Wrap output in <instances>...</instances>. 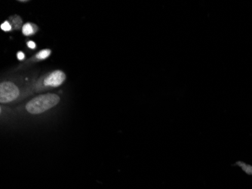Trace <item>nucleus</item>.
Instances as JSON below:
<instances>
[{
  "instance_id": "39448f33",
  "label": "nucleus",
  "mask_w": 252,
  "mask_h": 189,
  "mask_svg": "<svg viewBox=\"0 0 252 189\" xmlns=\"http://www.w3.org/2000/svg\"><path fill=\"white\" fill-rule=\"evenodd\" d=\"M51 54V50L49 49H45V50L41 51V52H39L36 55V58H39V59H45V58H47Z\"/></svg>"
},
{
  "instance_id": "f257e3e1",
  "label": "nucleus",
  "mask_w": 252,
  "mask_h": 189,
  "mask_svg": "<svg viewBox=\"0 0 252 189\" xmlns=\"http://www.w3.org/2000/svg\"><path fill=\"white\" fill-rule=\"evenodd\" d=\"M59 101L60 98L55 94H41L30 101L26 108L30 114H38L53 108Z\"/></svg>"
},
{
  "instance_id": "7ed1b4c3",
  "label": "nucleus",
  "mask_w": 252,
  "mask_h": 189,
  "mask_svg": "<svg viewBox=\"0 0 252 189\" xmlns=\"http://www.w3.org/2000/svg\"><path fill=\"white\" fill-rule=\"evenodd\" d=\"M66 79V75L63 74L62 71L56 70L52 73L45 80V85L47 86H52V87H57L62 83Z\"/></svg>"
},
{
  "instance_id": "20e7f679",
  "label": "nucleus",
  "mask_w": 252,
  "mask_h": 189,
  "mask_svg": "<svg viewBox=\"0 0 252 189\" xmlns=\"http://www.w3.org/2000/svg\"><path fill=\"white\" fill-rule=\"evenodd\" d=\"M23 34L25 36H30L33 34L35 32L34 30V26L32 25L31 24H26L23 26Z\"/></svg>"
},
{
  "instance_id": "423d86ee",
  "label": "nucleus",
  "mask_w": 252,
  "mask_h": 189,
  "mask_svg": "<svg viewBox=\"0 0 252 189\" xmlns=\"http://www.w3.org/2000/svg\"><path fill=\"white\" fill-rule=\"evenodd\" d=\"M1 28L2 30L7 32L10 31V30H12V26H11V24L8 23V21H5V22L1 25Z\"/></svg>"
},
{
  "instance_id": "0eeeda50",
  "label": "nucleus",
  "mask_w": 252,
  "mask_h": 189,
  "mask_svg": "<svg viewBox=\"0 0 252 189\" xmlns=\"http://www.w3.org/2000/svg\"><path fill=\"white\" fill-rule=\"evenodd\" d=\"M27 46H28L29 48H30V49H35V43H33V42H32V41H30V42H28V43H27Z\"/></svg>"
},
{
  "instance_id": "6e6552de",
  "label": "nucleus",
  "mask_w": 252,
  "mask_h": 189,
  "mask_svg": "<svg viewBox=\"0 0 252 189\" xmlns=\"http://www.w3.org/2000/svg\"><path fill=\"white\" fill-rule=\"evenodd\" d=\"M24 57H25V55H24V54L22 52H19L18 53V58L19 60L24 59Z\"/></svg>"
},
{
  "instance_id": "f03ea898",
  "label": "nucleus",
  "mask_w": 252,
  "mask_h": 189,
  "mask_svg": "<svg viewBox=\"0 0 252 189\" xmlns=\"http://www.w3.org/2000/svg\"><path fill=\"white\" fill-rule=\"evenodd\" d=\"M19 95L18 87L10 82H4L0 86V101L8 103L12 101Z\"/></svg>"
}]
</instances>
